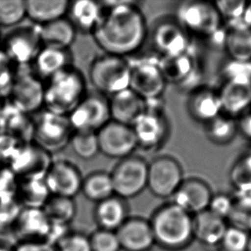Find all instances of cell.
<instances>
[{
	"label": "cell",
	"instance_id": "1",
	"mask_svg": "<svg viewBox=\"0 0 251 251\" xmlns=\"http://www.w3.org/2000/svg\"><path fill=\"white\" fill-rule=\"evenodd\" d=\"M103 15L92 33L105 54L126 58L136 53L146 41L148 25L135 1L101 2Z\"/></svg>",
	"mask_w": 251,
	"mask_h": 251
},
{
	"label": "cell",
	"instance_id": "2",
	"mask_svg": "<svg viewBox=\"0 0 251 251\" xmlns=\"http://www.w3.org/2000/svg\"><path fill=\"white\" fill-rule=\"evenodd\" d=\"M150 222L155 244L167 251H181L194 240L193 215L173 202L155 211Z\"/></svg>",
	"mask_w": 251,
	"mask_h": 251
},
{
	"label": "cell",
	"instance_id": "3",
	"mask_svg": "<svg viewBox=\"0 0 251 251\" xmlns=\"http://www.w3.org/2000/svg\"><path fill=\"white\" fill-rule=\"evenodd\" d=\"M87 94L84 75L72 65L45 83L44 109L68 116Z\"/></svg>",
	"mask_w": 251,
	"mask_h": 251
},
{
	"label": "cell",
	"instance_id": "4",
	"mask_svg": "<svg viewBox=\"0 0 251 251\" xmlns=\"http://www.w3.org/2000/svg\"><path fill=\"white\" fill-rule=\"evenodd\" d=\"M88 79L97 93L111 97L129 88V60L104 53L92 61Z\"/></svg>",
	"mask_w": 251,
	"mask_h": 251
},
{
	"label": "cell",
	"instance_id": "5",
	"mask_svg": "<svg viewBox=\"0 0 251 251\" xmlns=\"http://www.w3.org/2000/svg\"><path fill=\"white\" fill-rule=\"evenodd\" d=\"M176 22L190 36L211 40L223 28V20L214 3L185 1L176 8Z\"/></svg>",
	"mask_w": 251,
	"mask_h": 251
},
{
	"label": "cell",
	"instance_id": "6",
	"mask_svg": "<svg viewBox=\"0 0 251 251\" xmlns=\"http://www.w3.org/2000/svg\"><path fill=\"white\" fill-rule=\"evenodd\" d=\"M34 119L33 142L52 154L70 144L74 129L68 116L42 109Z\"/></svg>",
	"mask_w": 251,
	"mask_h": 251
},
{
	"label": "cell",
	"instance_id": "7",
	"mask_svg": "<svg viewBox=\"0 0 251 251\" xmlns=\"http://www.w3.org/2000/svg\"><path fill=\"white\" fill-rule=\"evenodd\" d=\"M129 88L146 102L160 100L167 82L160 67V58L145 57L129 61Z\"/></svg>",
	"mask_w": 251,
	"mask_h": 251
},
{
	"label": "cell",
	"instance_id": "8",
	"mask_svg": "<svg viewBox=\"0 0 251 251\" xmlns=\"http://www.w3.org/2000/svg\"><path fill=\"white\" fill-rule=\"evenodd\" d=\"M7 98L28 115L41 112L44 109L45 83L30 65H18Z\"/></svg>",
	"mask_w": 251,
	"mask_h": 251
},
{
	"label": "cell",
	"instance_id": "9",
	"mask_svg": "<svg viewBox=\"0 0 251 251\" xmlns=\"http://www.w3.org/2000/svg\"><path fill=\"white\" fill-rule=\"evenodd\" d=\"M137 146L145 151L159 150L169 136L170 124L160 100L147 102L146 111L132 126Z\"/></svg>",
	"mask_w": 251,
	"mask_h": 251
},
{
	"label": "cell",
	"instance_id": "10",
	"mask_svg": "<svg viewBox=\"0 0 251 251\" xmlns=\"http://www.w3.org/2000/svg\"><path fill=\"white\" fill-rule=\"evenodd\" d=\"M149 163L142 157L131 155L120 160L112 173L114 195L124 200L134 198L148 187Z\"/></svg>",
	"mask_w": 251,
	"mask_h": 251
},
{
	"label": "cell",
	"instance_id": "11",
	"mask_svg": "<svg viewBox=\"0 0 251 251\" xmlns=\"http://www.w3.org/2000/svg\"><path fill=\"white\" fill-rule=\"evenodd\" d=\"M68 118L74 131L97 133L111 120L109 99L97 92L87 94Z\"/></svg>",
	"mask_w": 251,
	"mask_h": 251
},
{
	"label": "cell",
	"instance_id": "12",
	"mask_svg": "<svg viewBox=\"0 0 251 251\" xmlns=\"http://www.w3.org/2000/svg\"><path fill=\"white\" fill-rule=\"evenodd\" d=\"M43 44L40 35V26L36 24L17 27L3 39V51L15 65H30Z\"/></svg>",
	"mask_w": 251,
	"mask_h": 251
},
{
	"label": "cell",
	"instance_id": "13",
	"mask_svg": "<svg viewBox=\"0 0 251 251\" xmlns=\"http://www.w3.org/2000/svg\"><path fill=\"white\" fill-rule=\"evenodd\" d=\"M179 162L173 157H157L149 163L148 189L159 198H172L183 182Z\"/></svg>",
	"mask_w": 251,
	"mask_h": 251
},
{
	"label": "cell",
	"instance_id": "14",
	"mask_svg": "<svg viewBox=\"0 0 251 251\" xmlns=\"http://www.w3.org/2000/svg\"><path fill=\"white\" fill-rule=\"evenodd\" d=\"M100 153L105 156L123 160L133 155L138 148L131 126L110 120L97 132Z\"/></svg>",
	"mask_w": 251,
	"mask_h": 251
},
{
	"label": "cell",
	"instance_id": "15",
	"mask_svg": "<svg viewBox=\"0 0 251 251\" xmlns=\"http://www.w3.org/2000/svg\"><path fill=\"white\" fill-rule=\"evenodd\" d=\"M190 35L176 19L157 23L152 32V42L160 58H170L190 51Z\"/></svg>",
	"mask_w": 251,
	"mask_h": 251
},
{
	"label": "cell",
	"instance_id": "16",
	"mask_svg": "<svg viewBox=\"0 0 251 251\" xmlns=\"http://www.w3.org/2000/svg\"><path fill=\"white\" fill-rule=\"evenodd\" d=\"M53 160L51 154L34 142L22 143L8 166L19 178L46 176Z\"/></svg>",
	"mask_w": 251,
	"mask_h": 251
},
{
	"label": "cell",
	"instance_id": "17",
	"mask_svg": "<svg viewBox=\"0 0 251 251\" xmlns=\"http://www.w3.org/2000/svg\"><path fill=\"white\" fill-rule=\"evenodd\" d=\"M45 178L51 196L73 199L82 191V173L68 160H53Z\"/></svg>",
	"mask_w": 251,
	"mask_h": 251
},
{
	"label": "cell",
	"instance_id": "18",
	"mask_svg": "<svg viewBox=\"0 0 251 251\" xmlns=\"http://www.w3.org/2000/svg\"><path fill=\"white\" fill-rule=\"evenodd\" d=\"M51 226V221L42 208L22 207L10 234L13 236L16 243L48 242Z\"/></svg>",
	"mask_w": 251,
	"mask_h": 251
},
{
	"label": "cell",
	"instance_id": "19",
	"mask_svg": "<svg viewBox=\"0 0 251 251\" xmlns=\"http://www.w3.org/2000/svg\"><path fill=\"white\" fill-rule=\"evenodd\" d=\"M213 193L210 187L203 180L190 178L183 180L172 202L191 215L207 210Z\"/></svg>",
	"mask_w": 251,
	"mask_h": 251
},
{
	"label": "cell",
	"instance_id": "20",
	"mask_svg": "<svg viewBox=\"0 0 251 251\" xmlns=\"http://www.w3.org/2000/svg\"><path fill=\"white\" fill-rule=\"evenodd\" d=\"M0 132L23 143L33 142L34 119L17 108L9 99L4 98L0 104Z\"/></svg>",
	"mask_w": 251,
	"mask_h": 251
},
{
	"label": "cell",
	"instance_id": "21",
	"mask_svg": "<svg viewBox=\"0 0 251 251\" xmlns=\"http://www.w3.org/2000/svg\"><path fill=\"white\" fill-rule=\"evenodd\" d=\"M116 233L124 251H149L155 244L150 221L141 218H128Z\"/></svg>",
	"mask_w": 251,
	"mask_h": 251
},
{
	"label": "cell",
	"instance_id": "22",
	"mask_svg": "<svg viewBox=\"0 0 251 251\" xmlns=\"http://www.w3.org/2000/svg\"><path fill=\"white\" fill-rule=\"evenodd\" d=\"M109 107L111 120L132 127L146 111L147 102L132 89L127 88L110 97Z\"/></svg>",
	"mask_w": 251,
	"mask_h": 251
},
{
	"label": "cell",
	"instance_id": "23",
	"mask_svg": "<svg viewBox=\"0 0 251 251\" xmlns=\"http://www.w3.org/2000/svg\"><path fill=\"white\" fill-rule=\"evenodd\" d=\"M187 107L190 117L203 125L222 113L219 93L207 87L194 88L188 99Z\"/></svg>",
	"mask_w": 251,
	"mask_h": 251
},
{
	"label": "cell",
	"instance_id": "24",
	"mask_svg": "<svg viewBox=\"0 0 251 251\" xmlns=\"http://www.w3.org/2000/svg\"><path fill=\"white\" fill-rule=\"evenodd\" d=\"M30 66L39 78L48 81L72 66V53L70 49L43 46Z\"/></svg>",
	"mask_w": 251,
	"mask_h": 251
},
{
	"label": "cell",
	"instance_id": "25",
	"mask_svg": "<svg viewBox=\"0 0 251 251\" xmlns=\"http://www.w3.org/2000/svg\"><path fill=\"white\" fill-rule=\"evenodd\" d=\"M227 221L206 210L193 216L194 240L203 247L219 249L228 227Z\"/></svg>",
	"mask_w": 251,
	"mask_h": 251
},
{
	"label": "cell",
	"instance_id": "26",
	"mask_svg": "<svg viewBox=\"0 0 251 251\" xmlns=\"http://www.w3.org/2000/svg\"><path fill=\"white\" fill-rule=\"evenodd\" d=\"M222 113L236 118L241 116L251 105V82L247 81H225L218 91Z\"/></svg>",
	"mask_w": 251,
	"mask_h": 251
},
{
	"label": "cell",
	"instance_id": "27",
	"mask_svg": "<svg viewBox=\"0 0 251 251\" xmlns=\"http://www.w3.org/2000/svg\"><path fill=\"white\" fill-rule=\"evenodd\" d=\"M224 49L231 60L251 61V27L243 19L226 23Z\"/></svg>",
	"mask_w": 251,
	"mask_h": 251
},
{
	"label": "cell",
	"instance_id": "28",
	"mask_svg": "<svg viewBox=\"0 0 251 251\" xmlns=\"http://www.w3.org/2000/svg\"><path fill=\"white\" fill-rule=\"evenodd\" d=\"M160 63L167 83L184 86L195 75H199L197 59L190 51L175 57L160 58Z\"/></svg>",
	"mask_w": 251,
	"mask_h": 251
},
{
	"label": "cell",
	"instance_id": "29",
	"mask_svg": "<svg viewBox=\"0 0 251 251\" xmlns=\"http://www.w3.org/2000/svg\"><path fill=\"white\" fill-rule=\"evenodd\" d=\"M67 15L76 30L92 34L100 22L103 7L92 0H76L69 3Z\"/></svg>",
	"mask_w": 251,
	"mask_h": 251
},
{
	"label": "cell",
	"instance_id": "30",
	"mask_svg": "<svg viewBox=\"0 0 251 251\" xmlns=\"http://www.w3.org/2000/svg\"><path fill=\"white\" fill-rule=\"evenodd\" d=\"M95 220L100 229L117 231L128 220V209L124 200L117 196L97 203L95 211Z\"/></svg>",
	"mask_w": 251,
	"mask_h": 251
},
{
	"label": "cell",
	"instance_id": "31",
	"mask_svg": "<svg viewBox=\"0 0 251 251\" xmlns=\"http://www.w3.org/2000/svg\"><path fill=\"white\" fill-rule=\"evenodd\" d=\"M51 197L45 176L19 178L17 201L22 207L42 208Z\"/></svg>",
	"mask_w": 251,
	"mask_h": 251
},
{
	"label": "cell",
	"instance_id": "32",
	"mask_svg": "<svg viewBox=\"0 0 251 251\" xmlns=\"http://www.w3.org/2000/svg\"><path fill=\"white\" fill-rule=\"evenodd\" d=\"M77 30L67 17L40 26V35L43 46L70 49L74 44Z\"/></svg>",
	"mask_w": 251,
	"mask_h": 251
},
{
	"label": "cell",
	"instance_id": "33",
	"mask_svg": "<svg viewBox=\"0 0 251 251\" xmlns=\"http://www.w3.org/2000/svg\"><path fill=\"white\" fill-rule=\"evenodd\" d=\"M69 3L67 0H27L26 14L33 24L41 26L65 17Z\"/></svg>",
	"mask_w": 251,
	"mask_h": 251
},
{
	"label": "cell",
	"instance_id": "34",
	"mask_svg": "<svg viewBox=\"0 0 251 251\" xmlns=\"http://www.w3.org/2000/svg\"><path fill=\"white\" fill-rule=\"evenodd\" d=\"M205 126V134L211 143L219 146L231 143L238 131V123L234 118L221 113Z\"/></svg>",
	"mask_w": 251,
	"mask_h": 251
},
{
	"label": "cell",
	"instance_id": "35",
	"mask_svg": "<svg viewBox=\"0 0 251 251\" xmlns=\"http://www.w3.org/2000/svg\"><path fill=\"white\" fill-rule=\"evenodd\" d=\"M81 192L87 199L97 203L114 196L110 173L105 172L90 173L83 178Z\"/></svg>",
	"mask_w": 251,
	"mask_h": 251
},
{
	"label": "cell",
	"instance_id": "36",
	"mask_svg": "<svg viewBox=\"0 0 251 251\" xmlns=\"http://www.w3.org/2000/svg\"><path fill=\"white\" fill-rule=\"evenodd\" d=\"M42 209L51 224L68 226L76 214L74 200L68 197L51 196Z\"/></svg>",
	"mask_w": 251,
	"mask_h": 251
},
{
	"label": "cell",
	"instance_id": "37",
	"mask_svg": "<svg viewBox=\"0 0 251 251\" xmlns=\"http://www.w3.org/2000/svg\"><path fill=\"white\" fill-rule=\"evenodd\" d=\"M230 181L238 195H251V150L233 164Z\"/></svg>",
	"mask_w": 251,
	"mask_h": 251
},
{
	"label": "cell",
	"instance_id": "38",
	"mask_svg": "<svg viewBox=\"0 0 251 251\" xmlns=\"http://www.w3.org/2000/svg\"><path fill=\"white\" fill-rule=\"evenodd\" d=\"M229 226L251 232V195H238L227 219Z\"/></svg>",
	"mask_w": 251,
	"mask_h": 251
},
{
	"label": "cell",
	"instance_id": "39",
	"mask_svg": "<svg viewBox=\"0 0 251 251\" xmlns=\"http://www.w3.org/2000/svg\"><path fill=\"white\" fill-rule=\"evenodd\" d=\"M70 144L75 155L82 160H92L100 153L97 133L75 131Z\"/></svg>",
	"mask_w": 251,
	"mask_h": 251
},
{
	"label": "cell",
	"instance_id": "40",
	"mask_svg": "<svg viewBox=\"0 0 251 251\" xmlns=\"http://www.w3.org/2000/svg\"><path fill=\"white\" fill-rule=\"evenodd\" d=\"M26 17V1L0 0V27H15Z\"/></svg>",
	"mask_w": 251,
	"mask_h": 251
},
{
	"label": "cell",
	"instance_id": "41",
	"mask_svg": "<svg viewBox=\"0 0 251 251\" xmlns=\"http://www.w3.org/2000/svg\"><path fill=\"white\" fill-rule=\"evenodd\" d=\"M19 177L8 165L0 164V205L17 201Z\"/></svg>",
	"mask_w": 251,
	"mask_h": 251
},
{
	"label": "cell",
	"instance_id": "42",
	"mask_svg": "<svg viewBox=\"0 0 251 251\" xmlns=\"http://www.w3.org/2000/svg\"><path fill=\"white\" fill-rule=\"evenodd\" d=\"M249 241V232L228 226L218 250L220 251H248Z\"/></svg>",
	"mask_w": 251,
	"mask_h": 251
},
{
	"label": "cell",
	"instance_id": "43",
	"mask_svg": "<svg viewBox=\"0 0 251 251\" xmlns=\"http://www.w3.org/2000/svg\"><path fill=\"white\" fill-rule=\"evenodd\" d=\"M90 239L92 251H119L121 246L116 231L99 229Z\"/></svg>",
	"mask_w": 251,
	"mask_h": 251
},
{
	"label": "cell",
	"instance_id": "44",
	"mask_svg": "<svg viewBox=\"0 0 251 251\" xmlns=\"http://www.w3.org/2000/svg\"><path fill=\"white\" fill-rule=\"evenodd\" d=\"M17 65L11 61L3 48H0V95L7 98L10 93Z\"/></svg>",
	"mask_w": 251,
	"mask_h": 251
},
{
	"label": "cell",
	"instance_id": "45",
	"mask_svg": "<svg viewBox=\"0 0 251 251\" xmlns=\"http://www.w3.org/2000/svg\"><path fill=\"white\" fill-rule=\"evenodd\" d=\"M247 3L245 0H223L215 2L214 4L222 20L230 23L243 18Z\"/></svg>",
	"mask_w": 251,
	"mask_h": 251
},
{
	"label": "cell",
	"instance_id": "46",
	"mask_svg": "<svg viewBox=\"0 0 251 251\" xmlns=\"http://www.w3.org/2000/svg\"><path fill=\"white\" fill-rule=\"evenodd\" d=\"M225 81H247L251 82V61L231 60L222 70Z\"/></svg>",
	"mask_w": 251,
	"mask_h": 251
},
{
	"label": "cell",
	"instance_id": "47",
	"mask_svg": "<svg viewBox=\"0 0 251 251\" xmlns=\"http://www.w3.org/2000/svg\"><path fill=\"white\" fill-rule=\"evenodd\" d=\"M54 247L57 251H92L89 238L78 232H69Z\"/></svg>",
	"mask_w": 251,
	"mask_h": 251
},
{
	"label": "cell",
	"instance_id": "48",
	"mask_svg": "<svg viewBox=\"0 0 251 251\" xmlns=\"http://www.w3.org/2000/svg\"><path fill=\"white\" fill-rule=\"evenodd\" d=\"M233 206V198L226 194L213 195L207 210L227 221Z\"/></svg>",
	"mask_w": 251,
	"mask_h": 251
},
{
	"label": "cell",
	"instance_id": "49",
	"mask_svg": "<svg viewBox=\"0 0 251 251\" xmlns=\"http://www.w3.org/2000/svg\"><path fill=\"white\" fill-rule=\"evenodd\" d=\"M19 140L0 132V164L8 165L21 145Z\"/></svg>",
	"mask_w": 251,
	"mask_h": 251
},
{
	"label": "cell",
	"instance_id": "50",
	"mask_svg": "<svg viewBox=\"0 0 251 251\" xmlns=\"http://www.w3.org/2000/svg\"><path fill=\"white\" fill-rule=\"evenodd\" d=\"M12 251H57L53 245L46 241L19 242L12 246Z\"/></svg>",
	"mask_w": 251,
	"mask_h": 251
},
{
	"label": "cell",
	"instance_id": "51",
	"mask_svg": "<svg viewBox=\"0 0 251 251\" xmlns=\"http://www.w3.org/2000/svg\"><path fill=\"white\" fill-rule=\"evenodd\" d=\"M238 131L247 139L251 140V110L243 113L238 122Z\"/></svg>",
	"mask_w": 251,
	"mask_h": 251
},
{
	"label": "cell",
	"instance_id": "52",
	"mask_svg": "<svg viewBox=\"0 0 251 251\" xmlns=\"http://www.w3.org/2000/svg\"><path fill=\"white\" fill-rule=\"evenodd\" d=\"M242 19L245 22L246 25H248L249 27H251V2H248L247 3L245 14H244Z\"/></svg>",
	"mask_w": 251,
	"mask_h": 251
},
{
	"label": "cell",
	"instance_id": "53",
	"mask_svg": "<svg viewBox=\"0 0 251 251\" xmlns=\"http://www.w3.org/2000/svg\"><path fill=\"white\" fill-rule=\"evenodd\" d=\"M0 251H12V246H10L6 242L0 238Z\"/></svg>",
	"mask_w": 251,
	"mask_h": 251
},
{
	"label": "cell",
	"instance_id": "54",
	"mask_svg": "<svg viewBox=\"0 0 251 251\" xmlns=\"http://www.w3.org/2000/svg\"><path fill=\"white\" fill-rule=\"evenodd\" d=\"M248 251H251V232L250 233V241H249Z\"/></svg>",
	"mask_w": 251,
	"mask_h": 251
},
{
	"label": "cell",
	"instance_id": "55",
	"mask_svg": "<svg viewBox=\"0 0 251 251\" xmlns=\"http://www.w3.org/2000/svg\"><path fill=\"white\" fill-rule=\"evenodd\" d=\"M3 96H2V95H0V104H1V103H2V101H3Z\"/></svg>",
	"mask_w": 251,
	"mask_h": 251
}]
</instances>
